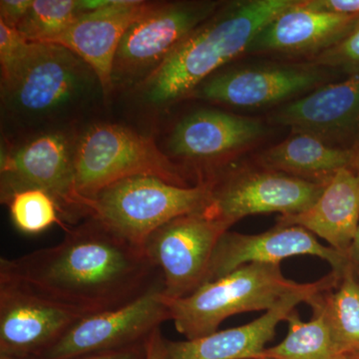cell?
I'll use <instances>...</instances> for the list:
<instances>
[{
    "instance_id": "6da1fadb",
    "label": "cell",
    "mask_w": 359,
    "mask_h": 359,
    "mask_svg": "<svg viewBox=\"0 0 359 359\" xmlns=\"http://www.w3.org/2000/svg\"><path fill=\"white\" fill-rule=\"evenodd\" d=\"M0 275L80 316L121 309L163 282L143 249L88 218L59 244L0 259Z\"/></svg>"
},
{
    "instance_id": "7a4b0ae2",
    "label": "cell",
    "mask_w": 359,
    "mask_h": 359,
    "mask_svg": "<svg viewBox=\"0 0 359 359\" xmlns=\"http://www.w3.org/2000/svg\"><path fill=\"white\" fill-rule=\"evenodd\" d=\"M295 0H238L222 4L141 82L148 103L165 105L191 93L215 71L249 50L259 33Z\"/></svg>"
},
{
    "instance_id": "3957f363",
    "label": "cell",
    "mask_w": 359,
    "mask_h": 359,
    "mask_svg": "<svg viewBox=\"0 0 359 359\" xmlns=\"http://www.w3.org/2000/svg\"><path fill=\"white\" fill-rule=\"evenodd\" d=\"M299 285L285 278L280 264H245L188 297L166 299L170 320L186 339H200L218 332L219 325L235 314L266 313Z\"/></svg>"
},
{
    "instance_id": "277c9868",
    "label": "cell",
    "mask_w": 359,
    "mask_h": 359,
    "mask_svg": "<svg viewBox=\"0 0 359 359\" xmlns=\"http://www.w3.org/2000/svg\"><path fill=\"white\" fill-rule=\"evenodd\" d=\"M212 184L180 187L153 176H135L106 187L90 203L91 216L118 237L143 247L157 229L172 219L203 212Z\"/></svg>"
},
{
    "instance_id": "5b68a950",
    "label": "cell",
    "mask_w": 359,
    "mask_h": 359,
    "mask_svg": "<svg viewBox=\"0 0 359 359\" xmlns=\"http://www.w3.org/2000/svg\"><path fill=\"white\" fill-rule=\"evenodd\" d=\"M135 176L157 177L180 187H194L188 177L150 137L118 124L89 127L76 141L75 178L88 203L111 184ZM91 212V210H90Z\"/></svg>"
},
{
    "instance_id": "8992f818",
    "label": "cell",
    "mask_w": 359,
    "mask_h": 359,
    "mask_svg": "<svg viewBox=\"0 0 359 359\" xmlns=\"http://www.w3.org/2000/svg\"><path fill=\"white\" fill-rule=\"evenodd\" d=\"M96 81L94 71L69 49L29 42L13 67L1 74L2 95L11 110L43 117L76 104Z\"/></svg>"
},
{
    "instance_id": "52a82bcc",
    "label": "cell",
    "mask_w": 359,
    "mask_h": 359,
    "mask_svg": "<svg viewBox=\"0 0 359 359\" xmlns=\"http://www.w3.org/2000/svg\"><path fill=\"white\" fill-rule=\"evenodd\" d=\"M76 141L60 132L36 135L1 156V203L28 189L53 198L60 217L74 223L90 218L88 203L80 197L75 178Z\"/></svg>"
},
{
    "instance_id": "ba28073f",
    "label": "cell",
    "mask_w": 359,
    "mask_h": 359,
    "mask_svg": "<svg viewBox=\"0 0 359 359\" xmlns=\"http://www.w3.org/2000/svg\"><path fill=\"white\" fill-rule=\"evenodd\" d=\"M221 6L217 1L151 2L120 42L113 66V86L144 74L148 76Z\"/></svg>"
},
{
    "instance_id": "9c48e42d",
    "label": "cell",
    "mask_w": 359,
    "mask_h": 359,
    "mask_svg": "<svg viewBox=\"0 0 359 359\" xmlns=\"http://www.w3.org/2000/svg\"><path fill=\"white\" fill-rule=\"evenodd\" d=\"M230 228L197 212L168 222L146 240L142 249L162 275L166 299L188 297L204 285L215 249Z\"/></svg>"
},
{
    "instance_id": "30bf717a",
    "label": "cell",
    "mask_w": 359,
    "mask_h": 359,
    "mask_svg": "<svg viewBox=\"0 0 359 359\" xmlns=\"http://www.w3.org/2000/svg\"><path fill=\"white\" fill-rule=\"evenodd\" d=\"M167 320L169 309L161 282L121 309L82 316L55 344L32 359H73L137 346L148 341Z\"/></svg>"
},
{
    "instance_id": "8fae6325",
    "label": "cell",
    "mask_w": 359,
    "mask_h": 359,
    "mask_svg": "<svg viewBox=\"0 0 359 359\" xmlns=\"http://www.w3.org/2000/svg\"><path fill=\"white\" fill-rule=\"evenodd\" d=\"M325 186L262 167L241 171L216 180L211 201L203 212L230 226L252 215H297L309 209Z\"/></svg>"
},
{
    "instance_id": "7c38bea8",
    "label": "cell",
    "mask_w": 359,
    "mask_h": 359,
    "mask_svg": "<svg viewBox=\"0 0 359 359\" xmlns=\"http://www.w3.org/2000/svg\"><path fill=\"white\" fill-rule=\"evenodd\" d=\"M341 271L332 269L313 283H299L297 289L280 299L257 320L242 327L218 330L192 340H163L161 359H259L266 344L275 337L276 328L295 311L316 294L335 287Z\"/></svg>"
},
{
    "instance_id": "4fadbf2b",
    "label": "cell",
    "mask_w": 359,
    "mask_h": 359,
    "mask_svg": "<svg viewBox=\"0 0 359 359\" xmlns=\"http://www.w3.org/2000/svg\"><path fill=\"white\" fill-rule=\"evenodd\" d=\"M81 318L0 275V354L32 359L55 344Z\"/></svg>"
},
{
    "instance_id": "5bb4252c",
    "label": "cell",
    "mask_w": 359,
    "mask_h": 359,
    "mask_svg": "<svg viewBox=\"0 0 359 359\" xmlns=\"http://www.w3.org/2000/svg\"><path fill=\"white\" fill-rule=\"evenodd\" d=\"M325 76L320 67L311 63L242 68L208 78L191 95L233 107L261 108L316 88Z\"/></svg>"
},
{
    "instance_id": "9a60e30c",
    "label": "cell",
    "mask_w": 359,
    "mask_h": 359,
    "mask_svg": "<svg viewBox=\"0 0 359 359\" xmlns=\"http://www.w3.org/2000/svg\"><path fill=\"white\" fill-rule=\"evenodd\" d=\"M271 121L335 147L358 148L359 74L290 101L273 112Z\"/></svg>"
},
{
    "instance_id": "2e32d148",
    "label": "cell",
    "mask_w": 359,
    "mask_h": 359,
    "mask_svg": "<svg viewBox=\"0 0 359 359\" xmlns=\"http://www.w3.org/2000/svg\"><path fill=\"white\" fill-rule=\"evenodd\" d=\"M297 256L320 257L339 271L349 262L348 257L321 244L302 226L276 224L271 230L256 235L229 230L215 249L205 283L218 280L245 264H280L287 257Z\"/></svg>"
},
{
    "instance_id": "e0dca14e",
    "label": "cell",
    "mask_w": 359,
    "mask_h": 359,
    "mask_svg": "<svg viewBox=\"0 0 359 359\" xmlns=\"http://www.w3.org/2000/svg\"><path fill=\"white\" fill-rule=\"evenodd\" d=\"M151 2L111 0L108 6L80 14L76 20L49 43L65 46L95 73L103 93L113 88V66L120 42L130 25L145 13Z\"/></svg>"
},
{
    "instance_id": "ac0fdd59",
    "label": "cell",
    "mask_w": 359,
    "mask_h": 359,
    "mask_svg": "<svg viewBox=\"0 0 359 359\" xmlns=\"http://www.w3.org/2000/svg\"><path fill=\"white\" fill-rule=\"evenodd\" d=\"M358 22L359 15L313 11L295 0L259 33L248 52L311 59L344 39Z\"/></svg>"
},
{
    "instance_id": "d6986e66",
    "label": "cell",
    "mask_w": 359,
    "mask_h": 359,
    "mask_svg": "<svg viewBox=\"0 0 359 359\" xmlns=\"http://www.w3.org/2000/svg\"><path fill=\"white\" fill-rule=\"evenodd\" d=\"M266 134L261 120L223 111L199 110L176 125L168 147L182 159L212 162L250 148Z\"/></svg>"
},
{
    "instance_id": "ffe728a7",
    "label": "cell",
    "mask_w": 359,
    "mask_h": 359,
    "mask_svg": "<svg viewBox=\"0 0 359 359\" xmlns=\"http://www.w3.org/2000/svg\"><path fill=\"white\" fill-rule=\"evenodd\" d=\"M278 224L302 226L349 257L359 226V162L334 174L309 209L280 216Z\"/></svg>"
},
{
    "instance_id": "44dd1931",
    "label": "cell",
    "mask_w": 359,
    "mask_h": 359,
    "mask_svg": "<svg viewBox=\"0 0 359 359\" xmlns=\"http://www.w3.org/2000/svg\"><path fill=\"white\" fill-rule=\"evenodd\" d=\"M359 162L358 148H341L308 134L294 133L259 156V166L327 184L339 170Z\"/></svg>"
},
{
    "instance_id": "7402d4cb",
    "label": "cell",
    "mask_w": 359,
    "mask_h": 359,
    "mask_svg": "<svg viewBox=\"0 0 359 359\" xmlns=\"http://www.w3.org/2000/svg\"><path fill=\"white\" fill-rule=\"evenodd\" d=\"M308 304L313 313L323 316L340 353L348 358L359 355V276L351 259L337 285Z\"/></svg>"
},
{
    "instance_id": "603a6c76",
    "label": "cell",
    "mask_w": 359,
    "mask_h": 359,
    "mask_svg": "<svg viewBox=\"0 0 359 359\" xmlns=\"http://www.w3.org/2000/svg\"><path fill=\"white\" fill-rule=\"evenodd\" d=\"M285 321L287 337L278 346L264 349L259 359H349L335 346L320 313H313L311 320L304 321L294 311Z\"/></svg>"
},
{
    "instance_id": "cb8c5ba5",
    "label": "cell",
    "mask_w": 359,
    "mask_h": 359,
    "mask_svg": "<svg viewBox=\"0 0 359 359\" xmlns=\"http://www.w3.org/2000/svg\"><path fill=\"white\" fill-rule=\"evenodd\" d=\"M83 13L82 0H33L16 28L27 41L49 43Z\"/></svg>"
},
{
    "instance_id": "d4e9b609",
    "label": "cell",
    "mask_w": 359,
    "mask_h": 359,
    "mask_svg": "<svg viewBox=\"0 0 359 359\" xmlns=\"http://www.w3.org/2000/svg\"><path fill=\"white\" fill-rule=\"evenodd\" d=\"M8 205L11 221L21 233L36 235L53 224L65 226L55 201L49 194L37 189H28L13 194Z\"/></svg>"
},
{
    "instance_id": "484cf974",
    "label": "cell",
    "mask_w": 359,
    "mask_h": 359,
    "mask_svg": "<svg viewBox=\"0 0 359 359\" xmlns=\"http://www.w3.org/2000/svg\"><path fill=\"white\" fill-rule=\"evenodd\" d=\"M311 60L318 67L359 74V22L344 39Z\"/></svg>"
},
{
    "instance_id": "4316f807",
    "label": "cell",
    "mask_w": 359,
    "mask_h": 359,
    "mask_svg": "<svg viewBox=\"0 0 359 359\" xmlns=\"http://www.w3.org/2000/svg\"><path fill=\"white\" fill-rule=\"evenodd\" d=\"M29 41L18 32L0 21V65L1 74L7 72L22 55Z\"/></svg>"
},
{
    "instance_id": "83f0119b",
    "label": "cell",
    "mask_w": 359,
    "mask_h": 359,
    "mask_svg": "<svg viewBox=\"0 0 359 359\" xmlns=\"http://www.w3.org/2000/svg\"><path fill=\"white\" fill-rule=\"evenodd\" d=\"M302 4L313 11L344 16L359 15V0H302Z\"/></svg>"
},
{
    "instance_id": "f1b7e54d",
    "label": "cell",
    "mask_w": 359,
    "mask_h": 359,
    "mask_svg": "<svg viewBox=\"0 0 359 359\" xmlns=\"http://www.w3.org/2000/svg\"><path fill=\"white\" fill-rule=\"evenodd\" d=\"M33 0H1L0 1V21L11 27H18L25 18Z\"/></svg>"
},
{
    "instance_id": "f546056e",
    "label": "cell",
    "mask_w": 359,
    "mask_h": 359,
    "mask_svg": "<svg viewBox=\"0 0 359 359\" xmlns=\"http://www.w3.org/2000/svg\"><path fill=\"white\" fill-rule=\"evenodd\" d=\"M147 356L148 341H146L137 346L126 347V348L88 354V355L73 359H147Z\"/></svg>"
},
{
    "instance_id": "4dcf8cb0",
    "label": "cell",
    "mask_w": 359,
    "mask_h": 359,
    "mask_svg": "<svg viewBox=\"0 0 359 359\" xmlns=\"http://www.w3.org/2000/svg\"><path fill=\"white\" fill-rule=\"evenodd\" d=\"M163 337L160 328L151 335L148 340L147 359H161L162 358Z\"/></svg>"
},
{
    "instance_id": "1f68e13d",
    "label": "cell",
    "mask_w": 359,
    "mask_h": 359,
    "mask_svg": "<svg viewBox=\"0 0 359 359\" xmlns=\"http://www.w3.org/2000/svg\"><path fill=\"white\" fill-rule=\"evenodd\" d=\"M349 259L353 264L359 276V226L355 238H354L353 248H351V254H349Z\"/></svg>"
},
{
    "instance_id": "d6a6232c",
    "label": "cell",
    "mask_w": 359,
    "mask_h": 359,
    "mask_svg": "<svg viewBox=\"0 0 359 359\" xmlns=\"http://www.w3.org/2000/svg\"><path fill=\"white\" fill-rule=\"evenodd\" d=\"M0 359H25V358H13V356H8V355H4V354H0Z\"/></svg>"
},
{
    "instance_id": "836d02e7",
    "label": "cell",
    "mask_w": 359,
    "mask_h": 359,
    "mask_svg": "<svg viewBox=\"0 0 359 359\" xmlns=\"http://www.w3.org/2000/svg\"><path fill=\"white\" fill-rule=\"evenodd\" d=\"M349 359H359V355L353 356V358H351Z\"/></svg>"
}]
</instances>
